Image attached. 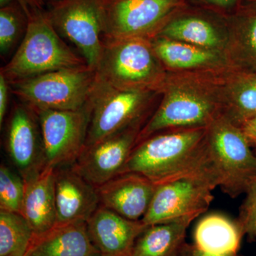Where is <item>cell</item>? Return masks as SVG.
Masks as SVG:
<instances>
[{"label":"cell","instance_id":"1","mask_svg":"<svg viewBox=\"0 0 256 256\" xmlns=\"http://www.w3.org/2000/svg\"><path fill=\"white\" fill-rule=\"evenodd\" d=\"M206 130H173L143 140L132 150L121 174L137 173L156 185L198 178L217 188L205 142Z\"/></svg>","mask_w":256,"mask_h":256},{"label":"cell","instance_id":"2","mask_svg":"<svg viewBox=\"0 0 256 256\" xmlns=\"http://www.w3.org/2000/svg\"><path fill=\"white\" fill-rule=\"evenodd\" d=\"M229 72L204 75L168 73L160 90L159 104L141 130L137 144L165 131L208 128L223 114L220 82Z\"/></svg>","mask_w":256,"mask_h":256},{"label":"cell","instance_id":"3","mask_svg":"<svg viewBox=\"0 0 256 256\" xmlns=\"http://www.w3.org/2000/svg\"><path fill=\"white\" fill-rule=\"evenodd\" d=\"M96 72L98 84L132 92H160L168 74L144 38L105 40Z\"/></svg>","mask_w":256,"mask_h":256},{"label":"cell","instance_id":"4","mask_svg":"<svg viewBox=\"0 0 256 256\" xmlns=\"http://www.w3.org/2000/svg\"><path fill=\"white\" fill-rule=\"evenodd\" d=\"M87 65L60 40L47 12L35 10L28 15L23 41L1 74L8 82L31 78L54 70Z\"/></svg>","mask_w":256,"mask_h":256},{"label":"cell","instance_id":"5","mask_svg":"<svg viewBox=\"0 0 256 256\" xmlns=\"http://www.w3.org/2000/svg\"><path fill=\"white\" fill-rule=\"evenodd\" d=\"M205 142L222 191L232 198L246 193L256 180V153L240 127L222 114L207 128Z\"/></svg>","mask_w":256,"mask_h":256},{"label":"cell","instance_id":"6","mask_svg":"<svg viewBox=\"0 0 256 256\" xmlns=\"http://www.w3.org/2000/svg\"><path fill=\"white\" fill-rule=\"evenodd\" d=\"M11 84L13 92L32 110H78L92 99L96 72L86 65L47 72Z\"/></svg>","mask_w":256,"mask_h":256},{"label":"cell","instance_id":"7","mask_svg":"<svg viewBox=\"0 0 256 256\" xmlns=\"http://www.w3.org/2000/svg\"><path fill=\"white\" fill-rule=\"evenodd\" d=\"M160 99V92L118 90L96 80L86 146L129 128L144 126Z\"/></svg>","mask_w":256,"mask_h":256},{"label":"cell","instance_id":"8","mask_svg":"<svg viewBox=\"0 0 256 256\" xmlns=\"http://www.w3.org/2000/svg\"><path fill=\"white\" fill-rule=\"evenodd\" d=\"M186 4L184 0H102L104 41L150 40Z\"/></svg>","mask_w":256,"mask_h":256},{"label":"cell","instance_id":"9","mask_svg":"<svg viewBox=\"0 0 256 256\" xmlns=\"http://www.w3.org/2000/svg\"><path fill=\"white\" fill-rule=\"evenodd\" d=\"M92 110V98L80 110H33L41 130L44 169L68 168L78 160L86 144Z\"/></svg>","mask_w":256,"mask_h":256},{"label":"cell","instance_id":"10","mask_svg":"<svg viewBox=\"0 0 256 256\" xmlns=\"http://www.w3.org/2000/svg\"><path fill=\"white\" fill-rule=\"evenodd\" d=\"M47 12L57 32L72 42L90 68L97 67L104 48L102 0H56Z\"/></svg>","mask_w":256,"mask_h":256},{"label":"cell","instance_id":"11","mask_svg":"<svg viewBox=\"0 0 256 256\" xmlns=\"http://www.w3.org/2000/svg\"><path fill=\"white\" fill-rule=\"evenodd\" d=\"M216 186L198 178H184L156 185L149 208L141 222L144 225L170 223L185 218H196L214 200Z\"/></svg>","mask_w":256,"mask_h":256},{"label":"cell","instance_id":"12","mask_svg":"<svg viewBox=\"0 0 256 256\" xmlns=\"http://www.w3.org/2000/svg\"><path fill=\"white\" fill-rule=\"evenodd\" d=\"M156 36L226 54L228 18L212 10L186 4L170 18Z\"/></svg>","mask_w":256,"mask_h":256},{"label":"cell","instance_id":"13","mask_svg":"<svg viewBox=\"0 0 256 256\" xmlns=\"http://www.w3.org/2000/svg\"><path fill=\"white\" fill-rule=\"evenodd\" d=\"M143 127L129 128L86 146L72 169L95 188L102 186L122 172Z\"/></svg>","mask_w":256,"mask_h":256},{"label":"cell","instance_id":"14","mask_svg":"<svg viewBox=\"0 0 256 256\" xmlns=\"http://www.w3.org/2000/svg\"><path fill=\"white\" fill-rule=\"evenodd\" d=\"M152 46L168 73L220 74L234 68L223 52L154 36Z\"/></svg>","mask_w":256,"mask_h":256},{"label":"cell","instance_id":"15","mask_svg":"<svg viewBox=\"0 0 256 256\" xmlns=\"http://www.w3.org/2000/svg\"><path fill=\"white\" fill-rule=\"evenodd\" d=\"M35 116L31 108L18 106L8 126V153L24 180L44 169L41 130Z\"/></svg>","mask_w":256,"mask_h":256},{"label":"cell","instance_id":"16","mask_svg":"<svg viewBox=\"0 0 256 256\" xmlns=\"http://www.w3.org/2000/svg\"><path fill=\"white\" fill-rule=\"evenodd\" d=\"M86 224L90 240L102 256H130L146 227L141 220H128L100 204Z\"/></svg>","mask_w":256,"mask_h":256},{"label":"cell","instance_id":"17","mask_svg":"<svg viewBox=\"0 0 256 256\" xmlns=\"http://www.w3.org/2000/svg\"><path fill=\"white\" fill-rule=\"evenodd\" d=\"M156 185L137 173H122L97 188L100 204L128 220H141Z\"/></svg>","mask_w":256,"mask_h":256},{"label":"cell","instance_id":"18","mask_svg":"<svg viewBox=\"0 0 256 256\" xmlns=\"http://www.w3.org/2000/svg\"><path fill=\"white\" fill-rule=\"evenodd\" d=\"M56 224L87 222L100 206L97 188L72 169L55 170Z\"/></svg>","mask_w":256,"mask_h":256},{"label":"cell","instance_id":"19","mask_svg":"<svg viewBox=\"0 0 256 256\" xmlns=\"http://www.w3.org/2000/svg\"><path fill=\"white\" fill-rule=\"evenodd\" d=\"M22 215L30 224L34 236H40L56 224L55 170L44 168L24 180Z\"/></svg>","mask_w":256,"mask_h":256},{"label":"cell","instance_id":"20","mask_svg":"<svg viewBox=\"0 0 256 256\" xmlns=\"http://www.w3.org/2000/svg\"><path fill=\"white\" fill-rule=\"evenodd\" d=\"M25 256H102L88 232L86 222L56 224L48 232L34 236Z\"/></svg>","mask_w":256,"mask_h":256},{"label":"cell","instance_id":"21","mask_svg":"<svg viewBox=\"0 0 256 256\" xmlns=\"http://www.w3.org/2000/svg\"><path fill=\"white\" fill-rule=\"evenodd\" d=\"M223 114L237 126L256 114V73L233 69L220 82Z\"/></svg>","mask_w":256,"mask_h":256},{"label":"cell","instance_id":"22","mask_svg":"<svg viewBox=\"0 0 256 256\" xmlns=\"http://www.w3.org/2000/svg\"><path fill=\"white\" fill-rule=\"evenodd\" d=\"M242 234L238 222L225 216L212 214L197 224L194 240L200 250L218 256L236 255Z\"/></svg>","mask_w":256,"mask_h":256},{"label":"cell","instance_id":"23","mask_svg":"<svg viewBox=\"0 0 256 256\" xmlns=\"http://www.w3.org/2000/svg\"><path fill=\"white\" fill-rule=\"evenodd\" d=\"M228 18L229 62L234 68L256 72V12L240 10Z\"/></svg>","mask_w":256,"mask_h":256},{"label":"cell","instance_id":"24","mask_svg":"<svg viewBox=\"0 0 256 256\" xmlns=\"http://www.w3.org/2000/svg\"><path fill=\"white\" fill-rule=\"evenodd\" d=\"M193 218L148 226L139 236L130 256H180Z\"/></svg>","mask_w":256,"mask_h":256},{"label":"cell","instance_id":"25","mask_svg":"<svg viewBox=\"0 0 256 256\" xmlns=\"http://www.w3.org/2000/svg\"><path fill=\"white\" fill-rule=\"evenodd\" d=\"M34 234L20 214L0 210V256H25Z\"/></svg>","mask_w":256,"mask_h":256},{"label":"cell","instance_id":"26","mask_svg":"<svg viewBox=\"0 0 256 256\" xmlns=\"http://www.w3.org/2000/svg\"><path fill=\"white\" fill-rule=\"evenodd\" d=\"M28 16L22 6L16 2L2 6L0 9V50L8 54L18 42V37L28 28Z\"/></svg>","mask_w":256,"mask_h":256},{"label":"cell","instance_id":"27","mask_svg":"<svg viewBox=\"0 0 256 256\" xmlns=\"http://www.w3.org/2000/svg\"><path fill=\"white\" fill-rule=\"evenodd\" d=\"M24 180L21 175L2 164L0 166V210L22 214Z\"/></svg>","mask_w":256,"mask_h":256},{"label":"cell","instance_id":"28","mask_svg":"<svg viewBox=\"0 0 256 256\" xmlns=\"http://www.w3.org/2000/svg\"><path fill=\"white\" fill-rule=\"evenodd\" d=\"M238 220L242 234L256 238V180L246 192Z\"/></svg>","mask_w":256,"mask_h":256},{"label":"cell","instance_id":"29","mask_svg":"<svg viewBox=\"0 0 256 256\" xmlns=\"http://www.w3.org/2000/svg\"><path fill=\"white\" fill-rule=\"evenodd\" d=\"M242 0H184L192 6L212 10L225 16L235 14L240 9Z\"/></svg>","mask_w":256,"mask_h":256},{"label":"cell","instance_id":"30","mask_svg":"<svg viewBox=\"0 0 256 256\" xmlns=\"http://www.w3.org/2000/svg\"><path fill=\"white\" fill-rule=\"evenodd\" d=\"M9 82L2 74H0V124L4 122L5 114L8 109V100H9Z\"/></svg>","mask_w":256,"mask_h":256},{"label":"cell","instance_id":"31","mask_svg":"<svg viewBox=\"0 0 256 256\" xmlns=\"http://www.w3.org/2000/svg\"><path fill=\"white\" fill-rule=\"evenodd\" d=\"M238 126L252 148H255L256 146V114L246 120Z\"/></svg>","mask_w":256,"mask_h":256},{"label":"cell","instance_id":"32","mask_svg":"<svg viewBox=\"0 0 256 256\" xmlns=\"http://www.w3.org/2000/svg\"><path fill=\"white\" fill-rule=\"evenodd\" d=\"M12 2H16L21 5L28 16L31 12L44 10V0H0V6L2 8Z\"/></svg>","mask_w":256,"mask_h":256},{"label":"cell","instance_id":"33","mask_svg":"<svg viewBox=\"0 0 256 256\" xmlns=\"http://www.w3.org/2000/svg\"><path fill=\"white\" fill-rule=\"evenodd\" d=\"M180 256H238L236 255L218 256L214 254H208V252L200 250L194 245L185 242L180 250Z\"/></svg>","mask_w":256,"mask_h":256},{"label":"cell","instance_id":"34","mask_svg":"<svg viewBox=\"0 0 256 256\" xmlns=\"http://www.w3.org/2000/svg\"><path fill=\"white\" fill-rule=\"evenodd\" d=\"M240 10L256 12V0H242Z\"/></svg>","mask_w":256,"mask_h":256},{"label":"cell","instance_id":"35","mask_svg":"<svg viewBox=\"0 0 256 256\" xmlns=\"http://www.w3.org/2000/svg\"><path fill=\"white\" fill-rule=\"evenodd\" d=\"M252 149H254V152H256V146H255V148H252Z\"/></svg>","mask_w":256,"mask_h":256},{"label":"cell","instance_id":"36","mask_svg":"<svg viewBox=\"0 0 256 256\" xmlns=\"http://www.w3.org/2000/svg\"><path fill=\"white\" fill-rule=\"evenodd\" d=\"M48 1L50 2L56 1V0H48Z\"/></svg>","mask_w":256,"mask_h":256},{"label":"cell","instance_id":"37","mask_svg":"<svg viewBox=\"0 0 256 256\" xmlns=\"http://www.w3.org/2000/svg\"></svg>","mask_w":256,"mask_h":256}]
</instances>
